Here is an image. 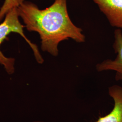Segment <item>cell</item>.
<instances>
[{"label": "cell", "instance_id": "cell-4", "mask_svg": "<svg viewBox=\"0 0 122 122\" xmlns=\"http://www.w3.org/2000/svg\"><path fill=\"white\" fill-rule=\"evenodd\" d=\"M111 26L122 29V0H92Z\"/></svg>", "mask_w": 122, "mask_h": 122}, {"label": "cell", "instance_id": "cell-5", "mask_svg": "<svg viewBox=\"0 0 122 122\" xmlns=\"http://www.w3.org/2000/svg\"><path fill=\"white\" fill-rule=\"evenodd\" d=\"M109 94L114 102L113 109L95 122H122V87L118 85L109 87Z\"/></svg>", "mask_w": 122, "mask_h": 122}, {"label": "cell", "instance_id": "cell-7", "mask_svg": "<svg viewBox=\"0 0 122 122\" xmlns=\"http://www.w3.org/2000/svg\"><path fill=\"white\" fill-rule=\"evenodd\" d=\"M44 122L43 121H34V122Z\"/></svg>", "mask_w": 122, "mask_h": 122}, {"label": "cell", "instance_id": "cell-1", "mask_svg": "<svg viewBox=\"0 0 122 122\" xmlns=\"http://www.w3.org/2000/svg\"><path fill=\"white\" fill-rule=\"evenodd\" d=\"M17 9L26 29L39 35L42 50L54 57L58 56V45L62 41L71 39L82 43L86 41L82 30L70 18L67 0H55L44 9H39L32 2L25 1Z\"/></svg>", "mask_w": 122, "mask_h": 122}, {"label": "cell", "instance_id": "cell-3", "mask_svg": "<svg viewBox=\"0 0 122 122\" xmlns=\"http://www.w3.org/2000/svg\"><path fill=\"white\" fill-rule=\"evenodd\" d=\"M114 41L113 45L114 51L117 54L113 59H106L98 63L96 69L98 71H115V78L117 81H122V32L121 29H117L114 33Z\"/></svg>", "mask_w": 122, "mask_h": 122}, {"label": "cell", "instance_id": "cell-2", "mask_svg": "<svg viewBox=\"0 0 122 122\" xmlns=\"http://www.w3.org/2000/svg\"><path fill=\"white\" fill-rule=\"evenodd\" d=\"M25 26L20 20V16L17 8L10 10L6 14L2 22L0 23V47L1 44L7 39L8 36L12 33H15L20 35L26 41L33 50L36 61L42 64L44 58L39 52L38 46L32 43L26 37L24 31ZM0 64L3 66L6 72L9 74H13L15 71V60L12 57H6L0 49Z\"/></svg>", "mask_w": 122, "mask_h": 122}, {"label": "cell", "instance_id": "cell-6", "mask_svg": "<svg viewBox=\"0 0 122 122\" xmlns=\"http://www.w3.org/2000/svg\"><path fill=\"white\" fill-rule=\"evenodd\" d=\"M25 1V0H5L3 4L0 8V22L10 10L17 8Z\"/></svg>", "mask_w": 122, "mask_h": 122}]
</instances>
